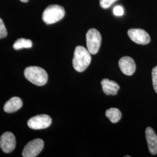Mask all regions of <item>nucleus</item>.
Returning <instances> with one entry per match:
<instances>
[{
  "mask_svg": "<svg viewBox=\"0 0 157 157\" xmlns=\"http://www.w3.org/2000/svg\"><path fill=\"white\" fill-rule=\"evenodd\" d=\"M104 93L107 95H117L120 87L117 83L108 78H104L101 82Z\"/></svg>",
  "mask_w": 157,
  "mask_h": 157,
  "instance_id": "nucleus-11",
  "label": "nucleus"
},
{
  "mask_svg": "<svg viewBox=\"0 0 157 157\" xmlns=\"http://www.w3.org/2000/svg\"><path fill=\"white\" fill-rule=\"evenodd\" d=\"M146 137L149 151L152 155H156L157 154V135L151 127L147 128Z\"/></svg>",
  "mask_w": 157,
  "mask_h": 157,
  "instance_id": "nucleus-10",
  "label": "nucleus"
},
{
  "mask_svg": "<svg viewBox=\"0 0 157 157\" xmlns=\"http://www.w3.org/2000/svg\"><path fill=\"white\" fill-rule=\"evenodd\" d=\"M25 78L38 86L45 85L48 80V75L45 70L39 67H29L24 71Z\"/></svg>",
  "mask_w": 157,
  "mask_h": 157,
  "instance_id": "nucleus-2",
  "label": "nucleus"
},
{
  "mask_svg": "<svg viewBox=\"0 0 157 157\" xmlns=\"http://www.w3.org/2000/svg\"><path fill=\"white\" fill-rule=\"evenodd\" d=\"M51 123L52 119L50 117L43 114L30 118L28 121V125L30 129L40 130L48 128Z\"/></svg>",
  "mask_w": 157,
  "mask_h": 157,
  "instance_id": "nucleus-6",
  "label": "nucleus"
},
{
  "mask_svg": "<svg viewBox=\"0 0 157 157\" xmlns=\"http://www.w3.org/2000/svg\"><path fill=\"white\" fill-rule=\"evenodd\" d=\"M65 15V11L62 6L50 5L43 12L42 19L47 25H51L61 21Z\"/></svg>",
  "mask_w": 157,
  "mask_h": 157,
  "instance_id": "nucleus-3",
  "label": "nucleus"
},
{
  "mask_svg": "<svg viewBox=\"0 0 157 157\" xmlns=\"http://www.w3.org/2000/svg\"><path fill=\"white\" fill-rule=\"evenodd\" d=\"M119 67L124 75L132 76L136 71V65L132 58L126 56L121 58L119 61Z\"/></svg>",
  "mask_w": 157,
  "mask_h": 157,
  "instance_id": "nucleus-9",
  "label": "nucleus"
},
{
  "mask_svg": "<svg viewBox=\"0 0 157 157\" xmlns=\"http://www.w3.org/2000/svg\"><path fill=\"white\" fill-rule=\"evenodd\" d=\"M22 105V100L19 97H13L5 104L4 110L7 113H13L20 109Z\"/></svg>",
  "mask_w": 157,
  "mask_h": 157,
  "instance_id": "nucleus-12",
  "label": "nucleus"
},
{
  "mask_svg": "<svg viewBox=\"0 0 157 157\" xmlns=\"http://www.w3.org/2000/svg\"><path fill=\"white\" fill-rule=\"evenodd\" d=\"M128 34L131 40L138 44L146 45L151 41L149 34L144 30L141 29H129Z\"/></svg>",
  "mask_w": 157,
  "mask_h": 157,
  "instance_id": "nucleus-7",
  "label": "nucleus"
},
{
  "mask_svg": "<svg viewBox=\"0 0 157 157\" xmlns=\"http://www.w3.org/2000/svg\"><path fill=\"white\" fill-rule=\"evenodd\" d=\"M21 1H22L23 2H28L29 0H20Z\"/></svg>",
  "mask_w": 157,
  "mask_h": 157,
  "instance_id": "nucleus-19",
  "label": "nucleus"
},
{
  "mask_svg": "<svg viewBox=\"0 0 157 157\" xmlns=\"http://www.w3.org/2000/svg\"><path fill=\"white\" fill-rule=\"evenodd\" d=\"M44 147V141L40 139L30 141L25 146L22 152L23 157H37Z\"/></svg>",
  "mask_w": 157,
  "mask_h": 157,
  "instance_id": "nucleus-5",
  "label": "nucleus"
},
{
  "mask_svg": "<svg viewBox=\"0 0 157 157\" xmlns=\"http://www.w3.org/2000/svg\"><path fill=\"white\" fill-rule=\"evenodd\" d=\"M117 0H100V5L104 9L109 8Z\"/></svg>",
  "mask_w": 157,
  "mask_h": 157,
  "instance_id": "nucleus-17",
  "label": "nucleus"
},
{
  "mask_svg": "<svg viewBox=\"0 0 157 157\" xmlns=\"http://www.w3.org/2000/svg\"><path fill=\"white\" fill-rule=\"evenodd\" d=\"M91 60L90 52L83 46H77L74 52L72 63L73 68L78 72L84 71Z\"/></svg>",
  "mask_w": 157,
  "mask_h": 157,
  "instance_id": "nucleus-1",
  "label": "nucleus"
},
{
  "mask_svg": "<svg viewBox=\"0 0 157 157\" xmlns=\"http://www.w3.org/2000/svg\"><path fill=\"white\" fill-rule=\"evenodd\" d=\"M7 30L1 18H0V39L5 38L7 36Z\"/></svg>",
  "mask_w": 157,
  "mask_h": 157,
  "instance_id": "nucleus-16",
  "label": "nucleus"
},
{
  "mask_svg": "<svg viewBox=\"0 0 157 157\" xmlns=\"http://www.w3.org/2000/svg\"><path fill=\"white\" fill-rule=\"evenodd\" d=\"M105 115L113 124L118 122L122 118V113L121 111L116 108H111L107 109L105 112Z\"/></svg>",
  "mask_w": 157,
  "mask_h": 157,
  "instance_id": "nucleus-13",
  "label": "nucleus"
},
{
  "mask_svg": "<svg viewBox=\"0 0 157 157\" xmlns=\"http://www.w3.org/2000/svg\"><path fill=\"white\" fill-rule=\"evenodd\" d=\"M152 84L155 91L157 93V66L152 69Z\"/></svg>",
  "mask_w": 157,
  "mask_h": 157,
  "instance_id": "nucleus-15",
  "label": "nucleus"
},
{
  "mask_svg": "<svg viewBox=\"0 0 157 157\" xmlns=\"http://www.w3.org/2000/svg\"><path fill=\"white\" fill-rule=\"evenodd\" d=\"M16 147V138L13 134L6 132L3 133L0 138V147L5 153L13 151Z\"/></svg>",
  "mask_w": 157,
  "mask_h": 157,
  "instance_id": "nucleus-8",
  "label": "nucleus"
},
{
  "mask_svg": "<svg viewBox=\"0 0 157 157\" xmlns=\"http://www.w3.org/2000/svg\"><path fill=\"white\" fill-rule=\"evenodd\" d=\"M113 12L115 16H122L124 15V9L121 6H116L113 10Z\"/></svg>",
  "mask_w": 157,
  "mask_h": 157,
  "instance_id": "nucleus-18",
  "label": "nucleus"
},
{
  "mask_svg": "<svg viewBox=\"0 0 157 157\" xmlns=\"http://www.w3.org/2000/svg\"><path fill=\"white\" fill-rule=\"evenodd\" d=\"M101 43L100 33L95 29H90L86 34L87 50L91 54H96L100 50Z\"/></svg>",
  "mask_w": 157,
  "mask_h": 157,
  "instance_id": "nucleus-4",
  "label": "nucleus"
},
{
  "mask_svg": "<svg viewBox=\"0 0 157 157\" xmlns=\"http://www.w3.org/2000/svg\"><path fill=\"white\" fill-rule=\"evenodd\" d=\"M33 43L30 40L25 39H19L17 40L13 45V48L16 50H19L23 48H30L32 47Z\"/></svg>",
  "mask_w": 157,
  "mask_h": 157,
  "instance_id": "nucleus-14",
  "label": "nucleus"
}]
</instances>
